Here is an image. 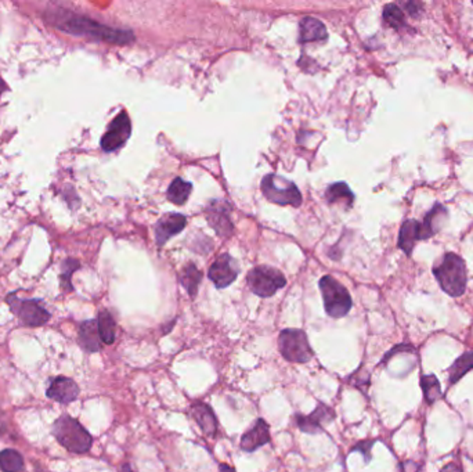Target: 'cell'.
<instances>
[{"mask_svg":"<svg viewBox=\"0 0 473 472\" xmlns=\"http://www.w3.org/2000/svg\"><path fill=\"white\" fill-rule=\"evenodd\" d=\"M45 20L54 28L77 37H86L115 45H128L134 41L132 31L117 30L70 10H49L45 13Z\"/></svg>","mask_w":473,"mask_h":472,"instance_id":"1","label":"cell"},{"mask_svg":"<svg viewBox=\"0 0 473 472\" xmlns=\"http://www.w3.org/2000/svg\"><path fill=\"white\" fill-rule=\"evenodd\" d=\"M440 288L450 297L458 298L466 290V266L461 257L447 253L441 262L433 268Z\"/></svg>","mask_w":473,"mask_h":472,"instance_id":"2","label":"cell"},{"mask_svg":"<svg viewBox=\"0 0 473 472\" xmlns=\"http://www.w3.org/2000/svg\"><path fill=\"white\" fill-rule=\"evenodd\" d=\"M52 432L63 447L77 454L88 453L93 444L92 435L78 420L68 414H61L54 421Z\"/></svg>","mask_w":473,"mask_h":472,"instance_id":"3","label":"cell"},{"mask_svg":"<svg viewBox=\"0 0 473 472\" xmlns=\"http://www.w3.org/2000/svg\"><path fill=\"white\" fill-rule=\"evenodd\" d=\"M320 291L324 301L325 312L330 317H345L352 309V297L349 291L334 277L324 276L320 280Z\"/></svg>","mask_w":473,"mask_h":472,"instance_id":"4","label":"cell"},{"mask_svg":"<svg viewBox=\"0 0 473 472\" xmlns=\"http://www.w3.org/2000/svg\"><path fill=\"white\" fill-rule=\"evenodd\" d=\"M279 349L285 360L294 363H308L314 356L306 333L298 328H287L280 333Z\"/></svg>","mask_w":473,"mask_h":472,"instance_id":"5","label":"cell"},{"mask_svg":"<svg viewBox=\"0 0 473 472\" xmlns=\"http://www.w3.org/2000/svg\"><path fill=\"white\" fill-rule=\"evenodd\" d=\"M262 191L269 201L279 205L299 206L302 204V194L296 184L277 175H266L263 177Z\"/></svg>","mask_w":473,"mask_h":472,"instance_id":"6","label":"cell"},{"mask_svg":"<svg viewBox=\"0 0 473 472\" xmlns=\"http://www.w3.org/2000/svg\"><path fill=\"white\" fill-rule=\"evenodd\" d=\"M6 301L12 312L24 326L41 327L45 326L52 317L50 312L43 306L41 299H23L19 298L17 294H10Z\"/></svg>","mask_w":473,"mask_h":472,"instance_id":"7","label":"cell"},{"mask_svg":"<svg viewBox=\"0 0 473 472\" xmlns=\"http://www.w3.org/2000/svg\"><path fill=\"white\" fill-rule=\"evenodd\" d=\"M247 283L255 295L261 298H269L273 297L280 288L285 287L287 280L285 276L274 268L256 266L248 273Z\"/></svg>","mask_w":473,"mask_h":472,"instance_id":"8","label":"cell"},{"mask_svg":"<svg viewBox=\"0 0 473 472\" xmlns=\"http://www.w3.org/2000/svg\"><path fill=\"white\" fill-rule=\"evenodd\" d=\"M130 133H132V125H130L129 115L125 111H122L112 119L107 132L104 133L101 139V148L105 153H112L121 148L130 137Z\"/></svg>","mask_w":473,"mask_h":472,"instance_id":"9","label":"cell"},{"mask_svg":"<svg viewBox=\"0 0 473 472\" xmlns=\"http://www.w3.org/2000/svg\"><path fill=\"white\" fill-rule=\"evenodd\" d=\"M208 276L216 288L221 290L234 283L236 276H239V268H236V262L228 254H221L212 264Z\"/></svg>","mask_w":473,"mask_h":472,"instance_id":"10","label":"cell"},{"mask_svg":"<svg viewBox=\"0 0 473 472\" xmlns=\"http://www.w3.org/2000/svg\"><path fill=\"white\" fill-rule=\"evenodd\" d=\"M334 418H335L334 410L330 406L320 403L316 407V410L312 411L309 415L296 414L295 422L302 432L313 435V433L323 432V425L334 421Z\"/></svg>","mask_w":473,"mask_h":472,"instance_id":"11","label":"cell"},{"mask_svg":"<svg viewBox=\"0 0 473 472\" xmlns=\"http://www.w3.org/2000/svg\"><path fill=\"white\" fill-rule=\"evenodd\" d=\"M46 395L49 399L54 402H59L61 404H68L78 397L79 386L72 378L59 375L50 380V384L46 389Z\"/></svg>","mask_w":473,"mask_h":472,"instance_id":"12","label":"cell"},{"mask_svg":"<svg viewBox=\"0 0 473 472\" xmlns=\"http://www.w3.org/2000/svg\"><path fill=\"white\" fill-rule=\"evenodd\" d=\"M185 217L180 213H169L161 217L155 226V240L158 247H163L166 242L179 234L185 227Z\"/></svg>","mask_w":473,"mask_h":472,"instance_id":"13","label":"cell"},{"mask_svg":"<svg viewBox=\"0 0 473 472\" xmlns=\"http://www.w3.org/2000/svg\"><path fill=\"white\" fill-rule=\"evenodd\" d=\"M269 442H270V428L265 420L259 418L255 421L252 428L243 435L240 444L244 451L252 453V451H256L259 447L268 444Z\"/></svg>","mask_w":473,"mask_h":472,"instance_id":"14","label":"cell"},{"mask_svg":"<svg viewBox=\"0 0 473 472\" xmlns=\"http://www.w3.org/2000/svg\"><path fill=\"white\" fill-rule=\"evenodd\" d=\"M206 217L209 224L217 231L219 235H228L232 230V224L230 220V209L228 205L221 201H213L206 209Z\"/></svg>","mask_w":473,"mask_h":472,"instance_id":"15","label":"cell"},{"mask_svg":"<svg viewBox=\"0 0 473 472\" xmlns=\"http://www.w3.org/2000/svg\"><path fill=\"white\" fill-rule=\"evenodd\" d=\"M421 240V222L415 219L405 220L399 233L397 246L407 257H411L415 243Z\"/></svg>","mask_w":473,"mask_h":472,"instance_id":"16","label":"cell"},{"mask_svg":"<svg viewBox=\"0 0 473 472\" xmlns=\"http://www.w3.org/2000/svg\"><path fill=\"white\" fill-rule=\"evenodd\" d=\"M191 417L197 421L205 435L214 436L217 432V418L212 409L202 402H197L191 406Z\"/></svg>","mask_w":473,"mask_h":472,"instance_id":"17","label":"cell"},{"mask_svg":"<svg viewBox=\"0 0 473 472\" xmlns=\"http://www.w3.org/2000/svg\"><path fill=\"white\" fill-rule=\"evenodd\" d=\"M79 344L88 352H99L103 341L99 333L97 320H86L79 327Z\"/></svg>","mask_w":473,"mask_h":472,"instance_id":"18","label":"cell"},{"mask_svg":"<svg viewBox=\"0 0 473 472\" xmlns=\"http://www.w3.org/2000/svg\"><path fill=\"white\" fill-rule=\"evenodd\" d=\"M299 31H301L299 41L302 43L317 42V41L327 39V28H325V26L320 20L313 19V17H305L301 21Z\"/></svg>","mask_w":473,"mask_h":472,"instance_id":"19","label":"cell"},{"mask_svg":"<svg viewBox=\"0 0 473 472\" xmlns=\"http://www.w3.org/2000/svg\"><path fill=\"white\" fill-rule=\"evenodd\" d=\"M447 216V209L440 205L436 204L425 216L423 222H421V240H427L439 231L440 226H441V217Z\"/></svg>","mask_w":473,"mask_h":472,"instance_id":"20","label":"cell"},{"mask_svg":"<svg viewBox=\"0 0 473 472\" xmlns=\"http://www.w3.org/2000/svg\"><path fill=\"white\" fill-rule=\"evenodd\" d=\"M325 198L330 204H343L348 208L352 206L353 201H354V194L350 191L349 186L343 181L339 183H334L328 187V190L325 191Z\"/></svg>","mask_w":473,"mask_h":472,"instance_id":"21","label":"cell"},{"mask_svg":"<svg viewBox=\"0 0 473 472\" xmlns=\"http://www.w3.org/2000/svg\"><path fill=\"white\" fill-rule=\"evenodd\" d=\"M192 191V184L183 180L181 177H176L172 184L169 186L168 188V193H166V197L168 199L174 204V205H183L187 198L190 197Z\"/></svg>","mask_w":473,"mask_h":472,"instance_id":"22","label":"cell"},{"mask_svg":"<svg viewBox=\"0 0 473 472\" xmlns=\"http://www.w3.org/2000/svg\"><path fill=\"white\" fill-rule=\"evenodd\" d=\"M24 457L14 449H5L0 451V469L3 472H23Z\"/></svg>","mask_w":473,"mask_h":472,"instance_id":"23","label":"cell"},{"mask_svg":"<svg viewBox=\"0 0 473 472\" xmlns=\"http://www.w3.org/2000/svg\"><path fill=\"white\" fill-rule=\"evenodd\" d=\"M473 368V352H466L461 355L448 370L450 384H456L467 371Z\"/></svg>","mask_w":473,"mask_h":472,"instance_id":"24","label":"cell"},{"mask_svg":"<svg viewBox=\"0 0 473 472\" xmlns=\"http://www.w3.org/2000/svg\"><path fill=\"white\" fill-rule=\"evenodd\" d=\"M97 326H99V333L101 337L103 344L105 345H112L115 342V320L112 315L108 311H101L97 317Z\"/></svg>","mask_w":473,"mask_h":472,"instance_id":"25","label":"cell"},{"mask_svg":"<svg viewBox=\"0 0 473 472\" xmlns=\"http://www.w3.org/2000/svg\"><path fill=\"white\" fill-rule=\"evenodd\" d=\"M201 280H202V273L195 268V265H191V264L187 265L180 273V283L187 290L191 298H195Z\"/></svg>","mask_w":473,"mask_h":472,"instance_id":"26","label":"cell"},{"mask_svg":"<svg viewBox=\"0 0 473 472\" xmlns=\"http://www.w3.org/2000/svg\"><path fill=\"white\" fill-rule=\"evenodd\" d=\"M383 21L393 30H401L405 27V19L403 10L397 5H386L383 9Z\"/></svg>","mask_w":473,"mask_h":472,"instance_id":"27","label":"cell"},{"mask_svg":"<svg viewBox=\"0 0 473 472\" xmlns=\"http://www.w3.org/2000/svg\"><path fill=\"white\" fill-rule=\"evenodd\" d=\"M421 386L425 393V399L429 404L434 403L441 397V388L434 375H425L421 380Z\"/></svg>","mask_w":473,"mask_h":472,"instance_id":"28","label":"cell"},{"mask_svg":"<svg viewBox=\"0 0 473 472\" xmlns=\"http://www.w3.org/2000/svg\"><path fill=\"white\" fill-rule=\"evenodd\" d=\"M78 269H79V262L75 261V259H67V261L63 262V268H61V287L66 291H72L71 276Z\"/></svg>","mask_w":473,"mask_h":472,"instance_id":"29","label":"cell"},{"mask_svg":"<svg viewBox=\"0 0 473 472\" xmlns=\"http://www.w3.org/2000/svg\"><path fill=\"white\" fill-rule=\"evenodd\" d=\"M404 8L412 19H418L421 16V13L423 12V5L419 2H405Z\"/></svg>","mask_w":473,"mask_h":472,"instance_id":"30","label":"cell"},{"mask_svg":"<svg viewBox=\"0 0 473 472\" xmlns=\"http://www.w3.org/2000/svg\"><path fill=\"white\" fill-rule=\"evenodd\" d=\"M440 472H462V469H461L456 464L450 462V464H447L445 466H443Z\"/></svg>","mask_w":473,"mask_h":472,"instance_id":"31","label":"cell"},{"mask_svg":"<svg viewBox=\"0 0 473 472\" xmlns=\"http://www.w3.org/2000/svg\"><path fill=\"white\" fill-rule=\"evenodd\" d=\"M219 472H235L232 466L227 465V464H220L219 465Z\"/></svg>","mask_w":473,"mask_h":472,"instance_id":"32","label":"cell"},{"mask_svg":"<svg viewBox=\"0 0 473 472\" xmlns=\"http://www.w3.org/2000/svg\"><path fill=\"white\" fill-rule=\"evenodd\" d=\"M8 90H9L8 83H6L2 78H0V97H2V95H3L5 92H8Z\"/></svg>","mask_w":473,"mask_h":472,"instance_id":"33","label":"cell"},{"mask_svg":"<svg viewBox=\"0 0 473 472\" xmlns=\"http://www.w3.org/2000/svg\"><path fill=\"white\" fill-rule=\"evenodd\" d=\"M119 472H134V471H133V468L130 466V464H128V462H126V464H123V465L121 466Z\"/></svg>","mask_w":473,"mask_h":472,"instance_id":"34","label":"cell"},{"mask_svg":"<svg viewBox=\"0 0 473 472\" xmlns=\"http://www.w3.org/2000/svg\"><path fill=\"white\" fill-rule=\"evenodd\" d=\"M35 471H37V472H49L43 465H41V464H38V462L35 464Z\"/></svg>","mask_w":473,"mask_h":472,"instance_id":"35","label":"cell"},{"mask_svg":"<svg viewBox=\"0 0 473 472\" xmlns=\"http://www.w3.org/2000/svg\"><path fill=\"white\" fill-rule=\"evenodd\" d=\"M5 431H6V426H5L2 422H0V436H2V435L5 433Z\"/></svg>","mask_w":473,"mask_h":472,"instance_id":"36","label":"cell"}]
</instances>
